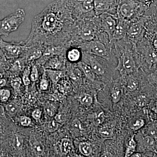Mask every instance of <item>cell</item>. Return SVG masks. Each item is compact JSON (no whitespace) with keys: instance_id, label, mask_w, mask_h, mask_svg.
I'll return each mask as SVG.
<instances>
[{"instance_id":"obj_1","label":"cell","mask_w":157,"mask_h":157,"mask_svg":"<svg viewBox=\"0 0 157 157\" xmlns=\"http://www.w3.org/2000/svg\"><path fill=\"white\" fill-rule=\"evenodd\" d=\"M74 21L71 14V0L52 2L34 17L30 33L25 41V45H66L70 42Z\"/></svg>"},{"instance_id":"obj_2","label":"cell","mask_w":157,"mask_h":157,"mask_svg":"<svg viewBox=\"0 0 157 157\" xmlns=\"http://www.w3.org/2000/svg\"><path fill=\"white\" fill-rule=\"evenodd\" d=\"M113 42L114 52L118 61L117 69L121 73L127 74L134 72L136 67L135 57L137 55L135 44L125 37Z\"/></svg>"},{"instance_id":"obj_3","label":"cell","mask_w":157,"mask_h":157,"mask_svg":"<svg viewBox=\"0 0 157 157\" xmlns=\"http://www.w3.org/2000/svg\"><path fill=\"white\" fill-rule=\"evenodd\" d=\"M98 28L97 16L83 18L74 21L71 34V46H77L82 42H89L96 38Z\"/></svg>"},{"instance_id":"obj_4","label":"cell","mask_w":157,"mask_h":157,"mask_svg":"<svg viewBox=\"0 0 157 157\" xmlns=\"http://www.w3.org/2000/svg\"><path fill=\"white\" fill-rule=\"evenodd\" d=\"M148 7L137 0H120L118 17L127 21L142 17Z\"/></svg>"},{"instance_id":"obj_5","label":"cell","mask_w":157,"mask_h":157,"mask_svg":"<svg viewBox=\"0 0 157 157\" xmlns=\"http://www.w3.org/2000/svg\"><path fill=\"white\" fill-rule=\"evenodd\" d=\"M82 52L91 54L98 57L110 60L115 55L113 43L107 45L99 39H95L89 42H82L78 45Z\"/></svg>"},{"instance_id":"obj_6","label":"cell","mask_w":157,"mask_h":157,"mask_svg":"<svg viewBox=\"0 0 157 157\" xmlns=\"http://www.w3.org/2000/svg\"><path fill=\"white\" fill-rule=\"evenodd\" d=\"M26 16L24 9H18L2 20H0V36L8 37L11 33L18 29Z\"/></svg>"},{"instance_id":"obj_7","label":"cell","mask_w":157,"mask_h":157,"mask_svg":"<svg viewBox=\"0 0 157 157\" xmlns=\"http://www.w3.org/2000/svg\"><path fill=\"white\" fill-rule=\"evenodd\" d=\"M71 14L74 21L94 17V0H72Z\"/></svg>"},{"instance_id":"obj_8","label":"cell","mask_w":157,"mask_h":157,"mask_svg":"<svg viewBox=\"0 0 157 157\" xmlns=\"http://www.w3.org/2000/svg\"><path fill=\"white\" fill-rule=\"evenodd\" d=\"M0 48L8 60L14 59L23 56L27 49L25 42H19L0 41Z\"/></svg>"},{"instance_id":"obj_9","label":"cell","mask_w":157,"mask_h":157,"mask_svg":"<svg viewBox=\"0 0 157 157\" xmlns=\"http://www.w3.org/2000/svg\"><path fill=\"white\" fill-rule=\"evenodd\" d=\"M117 14H113L109 13H103L97 16L99 30L106 33L111 42L117 24Z\"/></svg>"},{"instance_id":"obj_10","label":"cell","mask_w":157,"mask_h":157,"mask_svg":"<svg viewBox=\"0 0 157 157\" xmlns=\"http://www.w3.org/2000/svg\"><path fill=\"white\" fill-rule=\"evenodd\" d=\"M145 29L142 17L129 21L125 38L136 44L144 37Z\"/></svg>"},{"instance_id":"obj_11","label":"cell","mask_w":157,"mask_h":157,"mask_svg":"<svg viewBox=\"0 0 157 157\" xmlns=\"http://www.w3.org/2000/svg\"><path fill=\"white\" fill-rule=\"evenodd\" d=\"M70 46V42L66 45L45 46L42 56L36 61V62L40 66H44L46 62L52 57L56 56L66 55V52Z\"/></svg>"},{"instance_id":"obj_12","label":"cell","mask_w":157,"mask_h":157,"mask_svg":"<svg viewBox=\"0 0 157 157\" xmlns=\"http://www.w3.org/2000/svg\"><path fill=\"white\" fill-rule=\"evenodd\" d=\"M120 0H94L96 16L104 13L117 14Z\"/></svg>"},{"instance_id":"obj_13","label":"cell","mask_w":157,"mask_h":157,"mask_svg":"<svg viewBox=\"0 0 157 157\" xmlns=\"http://www.w3.org/2000/svg\"><path fill=\"white\" fill-rule=\"evenodd\" d=\"M101 57L94 55L82 52V61L89 65L96 75L102 76L106 72L105 68L101 63Z\"/></svg>"},{"instance_id":"obj_14","label":"cell","mask_w":157,"mask_h":157,"mask_svg":"<svg viewBox=\"0 0 157 157\" xmlns=\"http://www.w3.org/2000/svg\"><path fill=\"white\" fill-rule=\"evenodd\" d=\"M45 47V45L40 44L28 45L25 53L22 57L25 59L27 63L36 61L42 56Z\"/></svg>"},{"instance_id":"obj_15","label":"cell","mask_w":157,"mask_h":157,"mask_svg":"<svg viewBox=\"0 0 157 157\" xmlns=\"http://www.w3.org/2000/svg\"><path fill=\"white\" fill-rule=\"evenodd\" d=\"M10 65L6 76L8 75H18L25 67L27 63L25 59L23 57L9 60Z\"/></svg>"},{"instance_id":"obj_16","label":"cell","mask_w":157,"mask_h":157,"mask_svg":"<svg viewBox=\"0 0 157 157\" xmlns=\"http://www.w3.org/2000/svg\"><path fill=\"white\" fill-rule=\"evenodd\" d=\"M65 56H56L50 58L45 64L44 69L61 70L65 65Z\"/></svg>"},{"instance_id":"obj_17","label":"cell","mask_w":157,"mask_h":157,"mask_svg":"<svg viewBox=\"0 0 157 157\" xmlns=\"http://www.w3.org/2000/svg\"><path fill=\"white\" fill-rule=\"evenodd\" d=\"M128 22L129 21L118 17L117 24L113 37L112 42L118 41L125 37Z\"/></svg>"},{"instance_id":"obj_18","label":"cell","mask_w":157,"mask_h":157,"mask_svg":"<svg viewBox=\"0 0 157 157\" xmlns=\"http://www.w3.org/2000/svg\"><path fill=\"white\" fill-rule=\"evenodd\" d=\"M82 51L78 46H71L66 52V58L71 63H78L82 58Z\"/></svg>"},{"instance_id":"obj_19","label":"cell","mask_w":157,"mask_h":157,"mask_svg":"<svg viewBox=\"0 0 157 157\" xmlns=\"http://www.w3.org/2000/svg\"><path fill=\"white\" fill-rule=\"evenodd\" d=\"M77 66L81 70L82 72H83L86 78L92 81H94L95 80L96 74L94 73L92 69L89 65L86 63L82 61H80L77 63Z\"/></svg>"},{"instance_id":"obj_20","label":"cell","mask_w":157,"mask_h":157,"mask_svg":"<svg viewBox=\"0 0 157 157\" xmlns=\"http://www.w3.org/2000/svg\"><path fill=\"white\" fill-rule=\"evenodd\" d=\"M45 71L47 77L53 84H56L63 76L62 70L45 69Z\"/></svg>"},{"instance_id":"obj_21","label":"cell","mask_w":157,"mask_h":157,"mask_svg":"<svg viewBox=\"0 0 157 157\" xmlns=\"http://www.w3.org/2000/svg\"><path fill=\"white\" fill-rule=\"evenodd\" d=\"M9 83L15 92L19 91L22 83V79L18 75H8Z\"/></svg>"},{"instance_id":"obj_22","label":"cell","mask_w":157,"mask_h":157,"mask_svg":"<svg viewBox=\"0 0 157 157\" xmlns=\"http://www.w3.org/2000/svg\"><path fill=\"white\" fill-rule=\"evenodd\" d=\"M6 114L10 117H12L17 113L19 107L14 101H10L4 105Z\"/></svg>"},{"instance_id":"obj_23","label":"cell","mask_w":157,"mask_h":157,"mask_svg":"<svg viewBox=\"0 0 157 157\" xmlns=\"http://www.w3.org/2000/svg\"><path fill=\"white\" fill-rule=\"evenodd\" d=\"M9 60L6 56L0 59V78H5L9 67Z\"/></svg>"},{"instance_id":"obj_24","label":"cell","mask_w":157,"mask_h":157,"mask_svg":"<svg viewBox=\"0 0 157 157\" xmlns=\"http://www.w3.org/2000/svg\"><path fill=\"white\" fill-rule=\"evenodd\" d=\"M155 140L150 135L145 136L142 139V144L144 147L151 151H155L156 146Z\"/></svg>"},{"instance_id":"obj_25","label":"cell","mask_w":157,"mask_h":157,"mask_svg":"<svg viewBox=\"0 0 157 157\" xmlns=\"http://www.w3.org/2000/svg\"><path fill=\"white\" fill-rule=\"evenodd\" d=\"M136 142L135 140V136H132L129 140L128 144L126 150L125 157L131 156L136 151Z\"/></svg>"},{"instance_id":"obj_26","label":"cell","mask_w":157,"mask_h":157,"mask_svg":"<svg viewBox=\"0 0 157 157\" xmlns=\"http://www.w3.org/2000/svg\"><path fill=\"white\" fill-rule=\"evenodd\" d=\"M31 67L28 65L25 67L22 72V81L26 86H29L31 83Z\"/></svg>"},{"instance_id":"obj_27","label":"cell","mask_w":157,"mask_h":157,"mask_svg":"<svg viewBox=\"0 0 157 157\" xmlns=\"http://www.w3.org/2000/svg\"><path fill=\"white\" fill-rule=\"evenodd\" d=\"M60 148L61 152L63 154H67L72 148V144L71 141L66 138L63 139L61 143Z\"/></svg>"},{"instance_id":"obj_28","label":"cell","mask_w":157,"mask_h":157,"mask_svg":"<svg viewBox=\"0 0 157 157\" xmlns=\"http://www.w3.org/2000/svg\"><path fill=\"white\" fill-rule=\"evenodd\" d=\"M69 73L70 78L74 81H79L82 78V71L78 67L72 68Z\"/></svg>"},{"instance_id":"obj_29","label":"cell","mask_w":157,"mask_h":157,"mask_svg":"<svg viewBox=\"0 0 157 157\" xmlns=\"http://www.w3.org/2000/svg\"><path fill=\"white\" fill-rule=\"evenodd\" d=\"M11 92L8 89L3 88L0 89V101L2 103H6L11 98Z\"/></svg>"},{"instance_id":"obj_30","label":"cell","mask_w":157,"mask_h":157,"mask_svg":"<svg viewBox=\"0 0 157 157\" xmlns=\"http://www.w3.org/2000/svg\"><path fill=\"white\" fill-rule=\"evenodd\" d=\"M78 101L82 105L89 106L92 104L93 98L88 94H82L78 98Z\"/></svg>"},{"instance_id":"obj_31","label":"cell","mask_w":157,"mask_h":157,"mask_svg":"<svg viewBox=\"0 0 157 157\" xmlns=\"http://www.w3.org/2000/svg\"><path fill=\"white\" fill-rule=\"evenodd\" d=\"M79 149L82 155L88 156L90 154L92 148L90 145L86 142H82L79 144Z\"/></svg>"},{"instance_id":"obj_32","label":"cell","mask_w":157,"mask_h":157,"mask_svg":"<svg viewBox=\"0 0 157 157\" xmlns=\"http://www.w3.org/2000/svg\"><path fill=\"white\" fill-rule=\"evenodd\" d=\"M12 144L14 148L17 150L21 149L23 144V140L22 137L19 135H14L12 140Z\"/></svg>"},{"instance_id":"obj_33","label":"cell","mask_w":157,"mask_h":157,"mask_svg":"<svg viewBox=\"0 0 157 157\" xmlns=\"http://www.w3.org/2000/svg\"><path fill=\"white\" fill-rule=\"evenodd\" d=\"M99 133L101 136L104 138H111L113 135V130L108 127L101 128L99 130Z\"/></svg>"},{"instance_id":"obj_34","label":"cell","mask_w":157,"mask_h":157,"mask_svg":"<svg viewBox=\"0 0 157 157\" xmlns=\"http://www.w3.org/2000/svg\"><path fill=\"white\" fill-rule=\"evenodd\" d=\"M39 78V73L36 65L32 64L31 67L30 78L31 81L36 82Z\"/></svg>"},{"instance_id":"obj_35","label":"cell","mask_w":157,"mask_h":157,"mask_svg":"<svg viewBox=\"0 0 157 157\" xmlns=\"http://www.w3.org/2000/svg\"><path fill=\"white\" fill-rule=\"evenodd\" d=\"M139 82L136 78H132L129 79L127 83V88L130 91H133L137 89Z\"/></svg>"},{"instance_id":"obj_36","label":"cell","mask_w":157,"mask_h":157,"mask_svg":"<svg viewBox=\"0 0 157 157\" xmlns=\"http://www.w3.org/2000/svg\"><path fill=\"white\" fill-rule=\"evenodd\" d=\"M59 127V124L55 120H52L48 123L46 126V129L48 132H52L57 130Z\"/></svg>"},{"instance_id":"obj_37","label":"cell","mask_w":157,"mask_h":157,"mask_svg":"<svg viewBox=\"0 0 157 157\" xmlns=\"http://www.w3.org/2000/svg\"><path fill=\"white\" fill-rule=\"evenodd\" d=\"M34 151L38 155H41L43 153L45 150L44 145L41 142H36L33 145Z\"/></svg>"},{"instance_id":"obj_38","label":"cell","mask_w":157,"mask_h":157,"mask_svg":"<svg viewBox=\"0 0 157 157\" xmlns=\"http://www.w3.org/2000/svg\"><path fill=\"white\" fill-rule=\"evenodd\" d=\"M144 125V121L142 119H138L131 124L130 128L133 130L137 131L141 128Z\"/></svg>"},{"instance_id":"obj_39","label":"cell","mask_w":157,"mask_h":157,"mask_svg":"<svg viewBox=\"0 0 157 157\" xmlns=\"http://www.w3.org/2000/svg\"><path fill=\"white\" fill-rule=\"evenodd\" d=\"M135 103L137 106L140 107H143L145 106L147 103V99L145 96H139L136 98Z\"/></svg>"},{"instance_id":"obj_40","label":"cell","mask_w":157,"mask_h":157,"mask_svg":"<svg viewBox=\"0 0 157 157\" xmlns=\"http://www.w3.org/2000/svg\"><path fill=\"white\" fill-rule=\"evenodd\" d=\"M47 77V75L45 73V69H44V73L40 83V89L43 90H47L48 87V82Z\"/></svg>"},{"instance_id":"obj_41","label":"cell","mask_w":157,"mask_h":157,"mask_svg":"<svg viewBox=\"0 0 157 157\" xmlns=\"http://www.w3.org/2000/svg\"><path fill=\"white\" fill-rule=\"evenodd\" d=\"M121 93L120 90H116L113 91L111 94V98L113 102L114 103H117L120 100Z\"/></svg>"},{"instance_id":"obj_42","label":"cell","mask_w":157,"mask_h":157,"mask_svg":"<svg viewBox=\"0 0 157 157\" xmlns=\"http://www.w3.org/2000/svg\"><path fill=\"white\" fill-rule=\"evenodd\" d=\"M19 121L21 125L24 127L28 126L31 123V119L25 116L20 117Z\"/></svg>"},{"instance_id":"obj_43","label":"cell","mask_w":157,"mask_h":157,"mask_svg":"<svg viewBox=\"0 0 157 157\" xmlns=\"http://www.w3.org/2000/svg\"><path fill=\"white\" fill-rule=\"evenodd\" d=\"M149 135L153 137L155 140H157V128L155 125L151 126L148 128Z\"/></svg>"},{"instance_id":"obj_44","label":"cell","mask_w":157,"mask_h":157,"mask_svg":"<svg viewBox=\"0 0 157 157\" xmlns=\"http://www.w3.org/2000/svg\"><path fill=\"white\" fill-rule=\"evenodd\" d=\"M26 102L29 104H33L36 101L35 96L32 94H28L25 96Z\"/></svg>"},{"instance_id":"obj_45","label":"cell","mask_w":157,"mask_h":157,"mask_svg":"<svg viewBox=\"0 0 157 157\" xmlns=\"http://www.w3.org/2000/svg\"><path fill=\"white\" fill-rule=\"evenodd\" d=\"M6 118V114L5 108L3 103L0 101V119H5Z\"/></svg>"},{"instance_id":"obj_46","label":"cell","mask_w":157,"mask_h":157,"mask_svg":"<svg viewBox=\"0 0 157 157\" xmlns=\"http://www.w3.org/2000/svg\"><path fill=\"white\" fill-rule=\"evenodd\" d=\"M45 111L49 116H53L55 114V110L52 106H47L45 108Z\"/></svg>"},{"instance_id":"obj_47","label":"cell","mask_w":157,"mask_h":157,"mask_svg":"<svg viewBox=\"0 0 157 157\" xmlns=\"http://www.w3.org/2000/svg\"><path fill=\"white\" fill-rule=\"evenodd\" d=\"M42 114V111L40 109H36L34 110L32 113V116L36 120H39Z\"/></svg>"},{"instance_id":"obj_48","label":"cell","mask_w":157,"mask_h":157,"mask_svg":"<svg viewBox=\"0 0 157 157\" xmlns=\"http://www.w3.org/2000/svg\"><path fill=\"white\" fill-rule=\"evenodd\" d=\"M104 112H101L98 113V116L96 117V120H97L96 121L98 124L102 123L104 121Z\"/></svg>"},{"instance_id":"obj_49","label":"cell","mask_w":157,"mask_h":157,"mask_svg":"<svg viewBox=\"0 0 157 157\" xmlns=\"http://www.w3.org/2000/svg\"><path fill=\"white\" fill-rule=\"evenodd\" d=\"M73 126L74 128L76 130H81L82 127L81 123L78 120H75L73 121Z\"/></svg>"},{"instance_id":"obj_50","label":"cell","mask_w":157,"mask_h":157,"mask_svg":"<svg viewBox=\"0 0 157 157\" xmlns=\"http://www.w3.org/2000/svg\"><path fill=\"white\" fill-rule=\"evenodd\" d=\"M55 120L57 122L62 123L64 121V118L63 115L61 113H59L57 114L55 117Z\"/></svg>"},{"instance_id":"obj_51","label":"cell","mask_w":157,"mask_h":157,"mask_svg":"<svg viewBox=\"0 0 157 157\" xmlns=\"http://www.w3.org/2000/svg\"><path fill=\"white\" fill-rule=\"evenodd\" d=\"M7 80L6 78H0V89L6 86L7 84Z\"/></svg>"},{"instance_id":"obj_52","label":"cell","mask_w":157,"mask_h":157,"mask_svg":"<svg viewBox=\"0 0 157 157\" xmlns=\"http://www.w3.org/2000/svg\"><path fill=\"white\" fill-rule=\"evenodd\" d=\"M137 1L146 5L147 7H149L152 3L155 2V0H137Z\"/></svg>"},{"instance_id":"obj_53","label":"cell","mask_w":157,"mask_h":157,"mask_svg":"<svg viewBox=\"0 0 157 157\" xmlns=\"http://www.w3.org/2000/svg\"><path fill=\"white\" fill-rule=\"evenodd\" d=\"M151 77L152 80L155 82H157V69L152 72L151 74Z\"/></svg>"},{"instance_id":"obj_54","label":"cell","mask_w":157,"mask_h":157,"mask_svg":"<svg viewBox=\"0 0 157 157\" xmlns=\"http://www.w3.org/2000/svg\"><path fill=\"white\" fill-rule=\"evenodd\" d=\"M142 156H141V154L139 153H134V154H133L131 155V157H141Z\"/></svg>"},{"instance_id":"obj_55","label":"cell","mask_w":157,"mask_h":157,"mask_svg":"<svg viewBox=\"0 0 157 157\" xmlns=\"http://www.w3.org/2000/svg\"><path fill=\"white\" fill-rule=\"evenodd\" d=\"M5 56V55H4V53H3L2 51L0 48V59L2 58V57Z\"/></svg>"},{"instance_id":"obj_56","label":"cell","mask_w":157,"mask_h":157,"mask_svg":"<svg viewBox=\"0 0 157 157\" xmlns=\"http://www.w3.org/2000/svg\"><path fill=\"white\" fill-rule=\"evenodd\" d=\"M153 109V110L155 111V112L157 114V104L155 105V107H154Z\"/></svg>"},{"instance_id":"obj_57","label":"cell","mask_w":157,"mask_h":157,"mask_svg":"<svg viewBox=\"0 0 157 157\" xmlns=\"http://www.w3.org/2000/svg\"><path fill=\"white\" fill-rule=\"evenodd\" d=\"M2 39H1V38H0V41H1V40H2Z\"/></svg>"}]
</instances>
